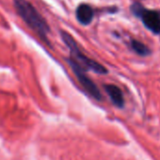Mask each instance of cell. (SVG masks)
<instances>
[{
  "mask_svg": "<svg viewBox=\"0 0 160 160\" xmlns=\"http://www.w3.org/2000/svg\"><path fill=\"white\" fill-rule=\"evenodd\" d=\"M131 11L135 16L141 19L143 25L150 31L160 34V12L145 9L139 3H135L131 7Z\"/></svg>",
  "mask_w": 160,
  "mask_h": 160,
  "instance_id": "obj_3",
  "label": "cell"
},
{
  "mask_svg": "<svg viewBox=\"0 0 160 160\" xmlns=\"http://www.w3.org/2000/svg\"><path fill=\"white\" fill-rule=\"evenodd\" d=\"M61 38L67 47L70 50L71 53V58H72L76 63H78L83 69L85 70H92L96 73L105 74L108 72V70L100 63L96 62L95 60L88 58L85 54L82 53V51L79 49L76 42L73 40V38L67 32L61 31L60 32Z\"/></svg>",
  "mask_w": 160,
  "mask_h": 160,
  "instance_id": "obj_2",
  "label": "cell"
},
{
  "mask_svg": "<svg viewBox=\"0 0 160 160\" xmlns=\"http://www.w3.org/2000/svg\"><path fill=\"white\" fill-rule=\"evenodd\" d=\"M75 15H76L77 21L80 24L83 26H88L92 23L94 12H93L92 8L90 5L80 4L75 11Z\"/></svg>",
  "mask_w": 160,
  "mask_h": 160,
  "instance_id": "obj_5",
  "label": "cell"
},
{
  "mask_svg": "<svg viewBox=\"0 0 160 160\" xmlns=\"http://www.w3.org/2000/svg\"><path fill=\"white\" fill-rule=\"evenodd\" d=\"M105 89L108 96L110 97L112 103L118 108H122L124 105V99H123V95H122L121 89L117 87L116 85H112V84H108L105 86Z\"/></svg>",
  "mask_w": 160,
  "mask_h": 160,
  "instance_id": "obj_6",
  "label": "cell"
},
{
  "mask_svg": "<svg viewBox=\"0 0 160 160\" xmlns=\"http://www.w3.org/2000/svg\"><path fill=\"white\" fill-rule=\"evenodd\" d=\"M131 46L133 48V50L139 56H148L151 54V50L142 42L133 40L131 42Z\"/></svg>",
  "mask_w": 160,
  "mask_h": 160,
  "instance_id": "obj_7",
  "label": "cell"
},
{
  "mask_svg": "<svg viewBox=\"0 0 160 160\" xmlns=\"http://www.w3.org/2000/svg\"><path fill=\"white\" fill-rule=\"evenodd\" d=\"M14 7L25 23L43 41L48 42L47 35L50 31L49 26L34 6L27 0H14Z\"/></svg>",
  "mask_w": 160,
  "mask_h": 160,
  "instance_id": "obj_1",
  "label": "cell"
},
{
  "mask_svg": "<svg viewBox=\"0 0 160 160\" xmlns=\"http://www.w3.org/2000/svg\"><path fill=\"white\" fill-rule=\"evenodd\" d=\"M68 63L70 64L72 72H74L76 78L78 79L79 83L83 86V88L87 91V92H89L94 99L96 100H101L102 99V95L101 92L99 91V89L97 88V86L94 84V82L91 78H89L87 76V74L85 73V69H83L81 66H80L78 63H76L72 58H69L68 59Z\"/></svg>",
  "mask_w": 160,
  "mask_h": 160,
  "instance_id": "obj_4",
  "label": "cell"
}]
</instances>
